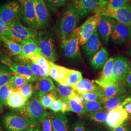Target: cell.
<instances>
[{
    "label": "cell",
    "instance_id": "cell-1",
    "mask_svg": "<svg viewBox=\"0 0 131 131\" xmlns=\"http://www.w3.org/2000/svg\"><path fill=\"white\" fill-rule=\"evenodd\" d=\"M80 18L72 3H70L67 5L56 23V32L61 40L77 28Z\"/></svg>",
    "mask_w": 131,
    "mask_h": 131
},
{
    "label": "cell",
    "instance_id": "cell-2",
    "mask_svg": "<svg viewBox=\"0 0 131 131\" xmlns=\"http://www.w3.org/2000/svg\"><path fill=\"white\" fill-rule=\"evenodd\" d=\"M1 123L5 131H28L38 125L13 112L5 114L1 117Z\"/></svg>",
    "mask_w": 131,
    "mask_h": 131
},
{
    "label": "cell",
    "instance_id": "cell-3",
    "mask_svg": "<svg viewBox=\"0 0 131 131\" xmlns=\"http://www.w3.org/2000/svg\"><path fill=\"white\" fill-rule=\"evenodd\" d=\"M18 111L24 117L38 124L48 115L45 108L40 103L39 97L34 95L28 100L24 107Z\"/></svg>",
    "mask_w": 131,
    "mask_h": 131
},
{
    "label": "cell",
    "instance_id": "cell-4",
    "mask_svg": "<svg viewBox=\"0 0 131 131\" xmlns=\"http://www.w3.org/2000/svg\"><path fill=\"white\" fill-rule=\"evenodd\" d=\"M52 35L48 32L40 31L37 34L35 40L42 55L49 61L54 62L57 60V53Z\"/></svg>",
    "mask_w": 131,
    "mask_h": 131
},
{
    "label": "cell",
    "instance_id": "cell-5",
    "mask_svg": "<svg viewBox=\"0 0 131 131\" xmlns=\"http://www.w3.org/2000/svg\"><path fill=\"white\" fill-rule=\"evenodd\" d=\"M94 13L100 16L114 19L131 27V4H127L121 8L110 10L104 7H97Z\"/></svg>",
    "mask_w": 131,
    "mask_h": 131
},
{
    "label": "cell",
    "instance_id": "cell-6",
    "mask_svg": "<svg viewBox=\"0 0 131 131\" xmlns=\"http://www.w3.org/2000/svg\"><path fill=\"white\" fill-rule=\"evenodd\" d=\"M23 5L17 1H10L0 6V19L8 25L19 20L22 16Z\"/></svg>",
    "mask_w": 131,
    "mask_h": 131
},
{
    "label": "cell",
    "instance_id": "cell-7",
    "mask_svg": "<svg viewBox=\"0 0 131 131\" xmlns=\"http://www.w3.org/2000/svg\"><path fill=\"white\" fill-rule=\"evenodd\" d=\"M100 17V16L95 14L90 16L84 24L72 32L78 37L79 44L81 45H83L91 35L97 30Z\"/></svg>",
    "mask_w": 131,
    "mask_h": 131
},
{
    "label": "cell",
    "instance_id": "cell-8",
    "mask_svg": "<svg viewBox=\"0 0 131 131\" xmlns=\"http://www.w3.org/2000/svg\"><path fill=\"white\" fill-rule=\"evenodd\" d=\"M37 34L35 31L24 26L19 20H18L10 25L8 33L5 37L15 42L20 43L28 38L35 39Z\"/></svg>",
    "mask_w": 131,
    "mask_h": 131
},
{
    "label": "cell",
    "instance_id": "cell-9",
    "mask_svg": "<svg viewBox=\"0 0 131 131\" xmlns=\"http://www.w3.org/2000/svg\"><path fill=\"white\" fill-rule=\"evenodd\" d=\"M0 62L7 66L14 73L23 76L29 83L35 82L38 77L27 66L15 62L3 53L0 55Z\"/></svg>",
    "mask_w": 131,
    "mask_h": 131
},
{
    "label": "cell",
    "instance_id": "cell-10",
    "mask_svg": "<svg viewBox=\"0 0 131 131\" xmlns=\"http://www.w3.org/2000/svg\"><path fill=\"white\" fill-rule=\"evenodd\" d=\"M61 40V49L66 57L72 60L79 58L81 54L79 38L77 36L71 32Z\"/></svg>",
    "mask_w": 131,
    "mask_h": 131
},
{
    "label": "cell",
    "instance_id": "cell-11",
    "mask_svg": "<svg viewBox=\"0 0 131 131\" xmlns=\"http://www.w3.org/2000/svg\"><path fill=\"white\" fill-rule=\"evenodd\" d=\"M130 63V60L124 56L115 57L111 81L116 83L122 82L126 75Z\"/></svg>",
    "mask_w": 131,
    "mask_h": 131
},
{
    "label": "cell",
    "instance_id": "cell-12",
    "mask_svg": "<svg viewBox=\"0 0 131 131\" xmlns=\"http://www.w3.org/2000/svg\"><path fill=\"white\" fill-rule=\"evenodd\" d=\"M38 29L46 27L51 21V15L45 0H33Z\"/></svg>",
    "mask_w": 131,
    "mask_h": 131
},
{
    "label": "cell",
    "instance_id": "cell-13",
    "mask_svg": "<svg viewBox=\"0 0 131 131\" xmlns=\"http://www.w3.org/2000/svg\"><path fill=\"white\" fill-rule=\"evenodd\" d=\"M112 31L111 38L113 41L117 43L128 42L131 39V27L122 24L114 19H111Z\"/></svg>",
    "mask_w": 131,
    "mask_h": 131
},
{
    "label": "cell",
    "instance_id": "cell-14",
    "mask_svg": "<svg viewBox=\"0 0 131 131\" xmlns=\"http://www.w3.org/2000/svg\"><path fill=\"white\" fill-rule=\"evenodd\" d=\"M128 117V114L122 105L109 111L106 124L110 128H114L124 124Z\"/></svg>",
    "mask_w": 131,
    "mask_h": 131
},
{
    "label": "cell",
    "instance_id": "cell-15",
    "mask_svg": "<svg viewBox=\"0 0 131 131\" xmlns=\"http://www.w3.org/2000/svg\"><path fill=\"white\" fill-rule=\"evenodd\" d=\"M23 5L22 17L29 28L34 31L38 29L33 0H26Z\"/></svg>",
    "mask_w": 131,
    "mask_h": 131
},
{
    "label": "cell",
    "instance_id": "cell-16",
    "mask_svg": "<svg viewBox=\"0 0 131 131\" xmlns=\"http://www.w3.org/2000/svg\"><path fill=\"white\" fill-rule=\"evenodd\" d=\"M56 89L52 79L48 77H38L33 86L34 95L40 97L49 93Z\"/></svg>",
    "mask_w": 131,
    "mask_h": 131
},
{
    "label": "cell",
    "instance_id": "cell-17",
    "mask_svg": "<svg viewBox=\"0 0 131 131\" xmlns=\"http://www.w3.org/2000/svg\"><path fill=\"white\" fill-rule=\"evenodd\" d=\"M21 46V53L16 57L18 59H29L34 55L42 54L35 39L28 38L25 39L19 43Z\"/></svg>",
    "mask_w": 131,
    "mask_h": 131
},
{
    "label": "cell",
    "instance_id": "cell-18",
    "mask_svg": "<svg viewBox=\"0 0 131 131\" xmlns=\"http://www.w3.org/2000/svg\"><path fill=\"white\" fill-rule=\"evenodd\" d=\"M83 46V49L85 56L90 60L102 46V41L97 30L91 35Z\"/></svg>",
    "mask_w": 131,
    "mask_h": 131
},
{
    "label": "cell",
    "instance_id": "cell-19",
    "mask_svg": "<svg viewBox=\"0 0 131 131\" xmlns=\"http://www.w3.org/2000/svg\"><path fill=\"white\" fill-rule=\"evenodd\" d=\"M71 3L81 18L94 13L97 6V0H72Z\"/></svg>",
    "mask_w": 131,
    "mask_h": 131
},
{
    "label": "cell",
    "instance_id": "cell-20",
    "mask_svg": "<svg viewBox=\"0 0 131 131\" xmlns=\"http://www.w3.org/2000/svg\"><path fill=\"white\" fill-rule=\"evenodd\" d=\"M100 17L97 31L104 44L107 46L112 31V23L111 18L104 16Z\"/></svg>",
    "mask_w": 131,
    "mask_h": 131
},
{
    "label": "cell",
    "instance_id": "cell-21",
    "mask_svg": "<svg viewBox=\"0 0 131 131\" xmlns=\"http://www.w3.org/2000/svg\"><path fill=\"white\" fill-rule=\"evenodd\" d=\"M95 81L102 90L104 98H109L121 95L122 93V90L118 83L100 79L96 80Z\"/></svg>",
    "mask_w": 131,
    "mask_h": 131
},
{
    "label": "cell",
    "instance_id": "cell-22",
    "mask_svg": "<svg viewBox=\"0 0 131 131\" xmlns=\"http://www.w3.org/2000/svg\"><path fill=\"white\" fill-rule=\"evenodd\" d=\"M77 93L81 95L86 92H101L102 90L95 81L82 79L73 88Z\"/></svg>",
    "mask_w": 131,
    "mask_h": 131
},
{
    "label": "cell",
    "instance_id": "cell-23",
    "mask_svg": "<svg viewBox=\"0 0 131 131\" xmlns=\"http://www.w3.org/2000/svg\"><path fill=\"white\" fill-rule=\"evenodd\" d=\"M109 54L106 49L104 47H102L90 59L91 67L95 70L102 69L109 59Z\"/></svg>",
    "mask_w": 131,
    "mask_h": 131
},
{
    "label": "cell",
    "instance_id": "cell-24",
    "mask_svg": "<svg viewBox=\"0 0 131 131\" xmlns=\"http://www.w3.org/2000/svg\"><path fill=\"white\" fill-rule=\"evenodd\" d=\"M83 79L82 73L78 70L66 69L62 84H66L74 88Z\"/></svg>",
    "mask_w": 131,
    "mask_h": 131
},
{
    "label": "cell",
    "instance_id": "cell-25",
    "mask_svg": "<svg viewBox=\"0 0 131 131\" xmlns=\"http://www.w3.org/2000/svg\"><path fill=\"white\" fill-rule=\"evenodd\" d=\"M27 101L19 92L14 90L10 96L6 105L11 108L19 111L24 107Z\"/></svg>",
    "mask_w": 131,
    "mask_h": 131
},
{
    "label": "cell",
    "instance_id": "cell-26",
    "mask_svg": "<svg viewBox=\"0 0 131 131\" xmlns=\"http://www.w3.org/2000/svg\"><path fill=\"white\" fill-rule=\"evenodd\" d=\"M53 131H70L68 120L64 113H58L52 117Z\"/></svg>",
    "mask_w": 131,
    "mask_h": 131
},
{
    "label": "cell",
    "instance_id": "cell-27",
    "mask_svg": "<svg viewBox=\"0 0 131 131\" xmlns=\"http://www.w3.org/2000/svg\"><path fill=\"white\" fill-rule=\"evenodd\" d=\"M56 90L58 97H59L63 102H67L70 99L74 98L78 94L73 88L66 84H58Z\"/></svg>",
    "mask_w": 131,
    "mask_h": 131
},
{
    "label": "cell",
    "instance_id": "cell-28",
    "mask_svg": "<svg viewBox=\"0 0 131 131\" xmlns=\"http://www.w3.org/2000/svg\"><path fill=\"white\" fill-rule=\"evenodd\" d=\"M14 60H16V62L19 61L20 63H18L27 66L28 68L30 69L33 73L38 77H48L49 75V73L46 72L41 67H40L37 63L31 61L30 60L27 59H18L16 57L15 58Z\"/></svg>",
    "mask_w": 131,
    "mask_h": 131
},
{
    "label": "cell",
    "instance_id": "cell-29",
    "mask_svg": "<svg viewBox=\"0 0 131 131\" xmlns=\"http://www.w3.org/2000/svg\"><path fill=\"white\" fill-rule=\"evenodd\" d=\"M125 99V95H121L109 98H103L101 102L103 104L105 109L109 111L118 106L121 105Z\"/></svg>",
    "mask_w": 131,
    "mask_h": 131
},
{
    "label": "cell",
    "instance_id": "cell-30",
    "mask_svg": "<svg viewBox=\"0 0 131 131\" xmlns=\"http://www.w3.org/2000/svg\"><path fill=\"white\" fill-rule=\"evenodd\" d=\"M0 40L5 43L10 53L12 56H18L21 52V45L4 36H0Z\"/></svg>",
    "mask_w": 131,
    "mask_h": 131
},
{
    "label": "cell",
    "instance_id": "cell-31",
    "mask_svg": "<svg viewBox=\"0 0 131 131\" xmlns=\"http://www.w3.org/2000/svg\"><path fill=\"white\" fill-rule=\"evenodd\" d=\"M14 86L10 82L0 86V103L6 105L10 96L14 91Z\"/></svg>",
    "mask_w": 131,
    "mask_h": 131
},
{
    "label": "cell",
    "instance_id": "cell-32",
    "mask_svg": "<svg viewBox=\"0 0 131 131\" xmlns=\"http://www.w3.org/2000/svg\"><path fill=\"white\" fill-rule=\"evenodd\" d=\"M114 57L110 58L103 68L101 76L99 79L105 81H111Z\"/></svg>",
    "mask_w": 131,
    "mask_h": 131
},
{
    "label": "cell",
    "instance_id": "cell-33",
    "mask_svg": "<svg viewBox=\"0 0 131 131\" xmlns=\"http://www.w3.org/2000/svg\"><path fill=\"white\" fill-rule=\"evenodd\" d=\"M15 74L7 66L0 62V86L9 82Z\"/></svg>",
    "mask_w": 131,
    "mask_h": 131
},
{
    "label": "cell",
    "instance_id": "cell-34",
    "mask_svg": "<svg viewBox=\"0 0 131 131\" xmlns=\"http://www.w3.org/2000/svg\"><path fill=\"white\" fill-rule=\"evenodd\" d=\"M68 105V111L84 115L86 113V111L83 103H80L74 99H70L67 102Z\"/></svg>",
    "mask_w": 131,
    "mask_h": 131
},
{
    "label": "cell",
    "instance_id": "cell-35",
    "mask_svg": "<svg viewBox=\"0 0 131 131\" xmlns=\"http://www.w3.org/2000/svg\"><path fill=\"white\" fill-rule=\"evenodd\" d=\"M108 112L107 110H103L96 112L91 113H89L87 116L91 122L106 124Z\"/></svg>",
    "mask_w": 131,
    "mask_h": 131
},
{
    "label": "cell",
    "instance_id": "cell-36",
    "mask_svg": "<svg viewBox=\"0 0 131 131\" xmlns=\"http://www.w3.org/2000/svg\"><path fill=\"white\" fill-rule=\"evenodd\" d=\"M86 112H96L105 109L103 103L100 101H85L83 103Z\"/></svg>",
    "mask_w": 131,
    "mask_h": 131
},
{
    "label": "cell",
    "instance_id": "cell-37",
    "mask_svg": "<svg viewBox=\"0 0 131 131\" xmlns=\"http://www.w3.org/2000/svg\"><path fill=\"white\" fill-rule=\"evenodd\" d=\"M31 61L37 63L46 72L50 74V61H49L47 58L42 54L34 55L30 57L29 59Z\"/></svg>",
    "mask_w": 131,
    "mask_h": 131
},
{
    "label": "cell",
    "instance_id": "cell-38",
    "mask_svg": "<svg viewBox=\"0 0 131 131\" xmlns=\"http://www.w3.org/2000/svg\"><path fill=\"white\" fill-rule=\"evenodd\" d=\"M58 97L55 89L51 92L39 97V101L43 107L47 108L50 107L52 102Z\"/></svg>",
    "mask_w": 131,
    "mask_h": 131
},
{
    "label": "cell",
    "instance_id": "cell-39",
    "mask_svg": "<svg viewBox=\"0 0 131 131\" xmlns=\"http://www.w3.org/2000/svg\"><path fill=\"white\" fill-rule=\"evenodd\" d=\"M14 90L19 92L21 95L27 100L31 98L34 93V89L32 84L27 83L20 87L15 88Z\"/></svg>",
    "mask_w": 131,
    "mask_h": 131
},
{
    "label": "cell",
    "instance_id": "cell-40",
    "mask_svg": "<svg viewBox=\"0 0 131 131\" xmlns=\"http://www.w3.org/2000/svg\"><path fill=\"white\" fill-rule=\"evenodd\" d=\"M131 0H109L107 4L103 6L106 9L110 10L117 9L128 4ZM103 7V6H102Z\"/></svg>",
    "mask_w": 131,
    "mask_h": 131
},
{
    "label": "cell",
    "instance_id": "cell-41",
    "mask_svg": "<svg viewBox=\"0 0 131 131\" xmlns=\"http://www.w3.org/2000/svg\"><path fill=\"white\" fill-rule=\"evenodd\" d=\"M85 101H100L104 98L103 91L101 92H86L80 95Z\"/></svg>",
    "mask_w": 131,
    "mask_h": 131
},
{
    "label": "cell",
    "instance_id": "cell-42",
    "mask_svg": "<svg viewBox=\"0 0 131 131\" xmlns=\"http://www.w3.org/2000/svg\"><path fill=\"white\" fill-rule=\"evenodd\" d=\"M10 82L13 85L14 88H19L28 83V81L22 76L15 74L11 78Z\"/></svg>",
    "mask_w": 131,
    "mask_h": 131
},
{
    "label": "cell",
    "instance_id": "cell-43",
    "mask_svg": "<svg viewBox=\"0 0 131 131\" xmlns=\"http://www.w3.org/2000/svg\"><path fill=\"white\" fill-rule=\"evenodd\" d=\"M50 70L49 75L53 79L57 82L60 74L61 66L56 65L51 61H50Z\"/></svg>",
    "mask_w": 131,
    "mask_h": 131
},
{
    "label": "cell",
    "instance_id": "cell-44",
    "mask_svg": "<svg viewBox=\"0 0 131 131\" xmlns=\"http://www.w3.org/2000/svg\"><path fill=\"white\" fill-rule=\"evenodd\" d=\"M70 131H89L84 121L79 118L74 122Z\"/></svg>",
    "mask_w": 131,
    "mask_h": 131
},
{
    "label": "cell",
    "instance_id": "cell-45",
    "mask_svg": "<svg viewBox=\"0 0 131 131\" xmlns=\"http://www.w3.org/2000/svg\"><path fill=\"white\" fill-rule=\"evenodd\" d=\"M52 119V117L50 115L48 114L46 117L41 122L42 131H53Z\"/></svg>",
    "mask_w": 131,
    "mask_h": 131
},
{
    "label": "cell",
    "instance_id": "cell-46",
    "mask_svg": "<svg viewBox=\"0 0 131 131\" xmlns=\"http://www.w3.org/2000/svg\"><path fill=\"white\" fill-rule=\"evenodd\" d=\"M63 103V102L61 99H56L52 102L49 108L53 112H58L62 110Z\"/></svg>",
    "mask_w": 131,
    "mask_h": 131
},
{
    "label": "cell",
    "instance_id": "cell-47",
    "mask_svg": "<svg viewBox=\"0 0 131 131\" xmlns=\"http://www.w3.org/2000/svg\"><path fill=\"white\" fill-rule=\"evenodd\" d=\"M68 1V0H52V13L56 12L57 8L65 6Z\"/></svg>",
    "mask_w": 131,
    "mask_h": 131
},
{
    "label": "cell",
    "instance_id": "cell-48",
    "mask_svg": "<svg viewBox=\"0 0 131 131\" xmlns=\"http://www.w3.org/2000/svg\"><path fill=\"white\" fill-rule=\"evenodd\" d=\"M124 85L129 89L131 90V62L129 67L126 75L122 81Z\"/></svg>",
    "mask_w": 131,
    "mask_h": 131
},
{
    "label": "cell",
    "instance_id": "cell-49",
    "mask_svg": "<svg viewBox=\"0 0 131 131\" xmlns=\"http://www.w3.org/2000/svg\"><path fill=\"white\" fill-rule=\"evenodd\" d=\"M9 25L0 19V36H6L8 33Z\"/></svg>",
    "mask_w": 131,
    "mask_h": 131
},
{
    "label": "cell",
    "instance_id": "cell-50",
    "mask_svg": "<svg viewBox=\"0 0 131 131\" xmlns=\"http://www.w3.org/2000/svg\"><path fill=\"white\" fill-rule=\"evenodd\" d=\"M122 105L128 115L130 114L131 116V97H128L126 98L122 103Z\"/></svg>",
    "mask_w": 131,
    "mask_h": 131
},
{
    "label": "cell",
    "instance_id": "cell-51",
    "mask_svg": "<svg viewBox=\"0 0 131 131\" xmlns=\"http://www.w3.org/2000/svg\"><path fill=\"white\" fill-rule=\"evenodd\" d=\"M109 131H131V129L129 125L123 124L114 128H109Z\"/></svg>",
    "mask_w": 131,
    "mask_h": 131
},
{
    "label": "cell",
    "instance_id": "cell-52",
    "mask_svg": "<svg viewBox=\"0 0 131 131\" xmlns=\"http://www.w3.org/2000/svg\"><path fill=\"white\" fill-rule=\"evenodd\" d=\"M109 0H97V7H102L105 6L107 4Z\"/></svg>",
    "mask_w": 131,
    "mask_h": 131
},
{
    "label": "cell",
    "instance_id": "cell-53",
    "mask_svg": "<svg viewBox=\"0 0 131 131\" xmlns=\"http://www.w3.org/2000/svg\"><path fill=\"white\" fill-rule=\"evenodd\" d=\"M47 6L48 7V8L49 10L52 12V0H45Z\"/></svg>",
    "mask_w": 131,
    "mask_h": 131
},
{
    "label": "cell",
    "instance_id": "cell-54",
    "mask_svg": "<svg viewBox=\"0 0 131 131\" xmlns=\"http://www.w3.org/2000/svg\"><path fill=\"white\" fill-rule=\"evenodd\" d=\"M28 131H42V129H40V128H39V127H38V126L36 127H35V128H34L33 129H31V130H29Z\"/></svg>",
    "mask_w": 131,
    "mask_h": 131
},
{
    "label": "cell",
    "instance_id": "cell-55",
    "mask_svg": "<svg viewBox=\"0 0 131 131\" xmlns=\"http://www.w3.org/2000/svg\"><path fill=\"white\" fill-rule=\"evenodd\" d=\"M26 0H18L19 3L21 4V5H23L24 4V3L25 2Z\"/></svg>",
    "mask_w": 131,
    "mask_h": 131
},
{
    "label": "cell",
    "instance_id": "cell-56",
    "mask_svg": "<svg viewBox=\"0 0 131 131\" xmlns=\"http://www.w3.org/2000/svg\"><path fill=\"white\" fill-rule=\"evenodd\" d=\"M3 105L1 103H0V113L3 111Z\"/></svg>",
    "mask_w": 131,
    "mask_h": 131
},
{
    "label": "cell",
    "instance_id": "cell-57",
    "mask_svg": "<svg viewBox=\"0 0 131 131\" xmlns=\"http://www.w3.org/2000/svg\"><path fill=\"white\" fill-rule=\"evenodd\" d=\"M128 53L131 56V47L128 51Z\"/></svg>",
    "mask_w": 131,
    "mask_h": 131
},
{
    "label": "cell",
    "instance_id": "cell-58",
    "mask_svg": "<svg viewBox=\"0 0 131 131\" xmlns=\"http://www.w3.org/2000/svg\"><path fill=\"white\" fill-rule=\"evenodd\" d=\"M93 131H103V130H100V129H95V130H94Z\"/></svg>",
    "mask_w": 131,
    "mask_h": 131
},
{
    "label": "cell",
    "instance_id": "cell-59",
    "mask_svg": "<svg viewBox=\"0 0 131 131\" xmlns=\"http://www.w3.org/2000/svg\"><path fill=\"white\" fill-rule=\"evenodd\" d=\"M2 53H2V52H0V55H1V54H2Z\"/></svg>",
    "mask_w": 131,
    "mask_h": 131
},
{
    "label": "cell",
    "instance_id": "cell-60",
    "mask_svg": "<svg viewBox=\"0 0 131 131\" xmlns=\"http://www.w3.org/2000/svg\"><path fill=\"white\" fill-rule=\"evenodd\" d=\"M0 131H2V130H1V129H0Z\"/></svg>",
    "mask_w": 131,
    "mask_h": 131
}]
</instances>
